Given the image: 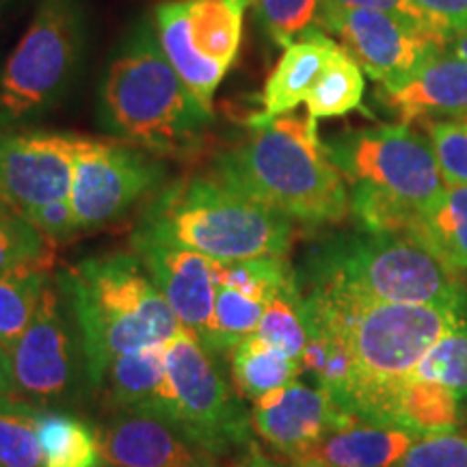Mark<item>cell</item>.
<instances>
[{
  "label": "cell",
  "instance_id": "cell-11",
  "mask_svg": "<svg viewBox=\"0 0 467 467\" xmlns=\"http://www.w3.org/2000/svg\"><path fill=\"white\" fill-rule=\"evenodd\" d=\"M317 26L334 33L355 63L381 83L399 89L429 58L451 50L457 35L435 25H418L381 11L320 7Z\"/></svg>",
  "mask_w": 467,
  "mask_h": 467
},
{
  "label": "cell",
  "instance_id": "cell-7",
  "mask_svg": "<svg viewBox=\"0 0 467 467\" xmlns=\"http://www.w3.org/2000/svg\"><path fill=\"white\" fill-rule=\"evenodd\" d=\"M85 44L83 0H39L0 69V130L31 124L61 104L78 76Z\"/></svg>",
  "mask_w": 467,
  "mask_h": 467
},
{
  "label": "cell",
  "instance_id": "cell-33",
  "mask_svg": "<svg viewBox=\"0 0 467 467\" xmlns=\"http://www.w3.org/2000/svg\"><path fill=\"white\" fill-rule=\"evenodd\" d=\"M446 184L467 186V113L424 124Z\"/></svg>",
  "mask_w": 467,
  "mask_h": 467
},
{
  "label": "cell",
  "instance_id": "cell-26",
  "mask_svg": "<svg viewBox=\"0 0 467 467\" xmlns=\"http://www.w3.org/2000/svg\"><path fill=\"white\" fill-rule=\"evenodd\" d=\"M364 91V69L337 44L323 76L306 98L307 117L318 121L327 119V117L347 115L361 107Z\"/></svg>",
  "mask_w": 467,
  "mask_h": 467
},
{
  "label": "cell",
  "instance_id": "cell-6",
  "mask_svg": "<svg viewBox=\"0 0 467 467\" xmlns=\"http://www.w3.org/2000/svg\"><path fill=\"white\" fill-rule=\"evenodd\" d=\"M312 288L402 306L467 307L463 273L433 243L407 234L331 238L312 260Z\"/></svg>",
  "mask_w": 467,
  "mask_h": 467
},
{
  "label": "cell",
  "instance_id": "cell-44",
  "mask_svg": "<svg viewBox=\"0 0 467 467\" xmlns=\"http://www.w3.org/2000/svg\"><path fill=\"white\" fill-rule=\"evenodd\" d=\"M104 467H109V465H104Z\"/></svg>",
  "mask_w": 467,
  "mask_h": 467
},
{
  "label": "cell",
  "instance_id": "cell-2",
  "mask_svg": "<svg viewBox=\"0 0 467 467\" xmlns=\"http://www.w3.org/2000/svg\"><path fill=\"white\" fill-rule=\"evenodd\" d=\"M214 115L161 48L154 16L141 17L110 57L98 96V124L117 141L159 156L200 150Z\"/></svg>",
  "mask_w": 467,
  "mask_h": 467
},
{
  "label": "cell",
  "instance_id": "cell-41",
  "mask_svg": "<svg viewBox=\"0 0 467 467\" xmlns=\"http://www.w3.org/2000/svg\"><path fill=\"white\" fill-rule=\"evenodd\" d=\"M9 5L11 0H0V31H3V22H5V16H7Z\"/></svg>",
  "mask_w": 467,
  "mask_h": 467
},
{
  "label": "cell",
  "instance_id": "cell-28",
  "mask_svg": "<svg viewBox=\"0 0 467 467\" xmlns=\"http://www.w3.org/2000/svg\"><path fill=\"white\" fill-rule=\"evenodd\" d=\"M424 225L426 236L443 258L467 273V186L448 184L424 210Z\"/></svg>",
  "mask_w": 467,
  "mask_h": 467
},
{
  "label": "cell",
  "instance_id": "cell-38",
  "mask_svg": "<svg viewBox=\"0 0 467 467\" xmlns=\"http://www.w3.org/2000/svg\"><path fill=\"white\" fill-rule=\"evenodd\" d=\"M232 467H301L299 463H284V461H277V459H271L268 454H265L260 451L258 446H249V451L244 457L238 461V463H234Z\"/></svg>",
  "mask_w": 467,
  "mask_h": 467
},
{
  "label": "cell",
  "instance_id": "cell-9",
  "mask_svg": "<svg viewBox=\"0 0 467 467\" xmlns=\"http://www.w3.org/2000/svg\"><path fill=\"white\" fill-rule=\"evenodd\" d=\"M165 394L156 418L171 422L213 454L247 443L251 418L230 392L203 344L184 329L165 344Z\"/></svg>",
  "mask_w": 467,
  "mask_h": 467
},
{
  "label": "cell",
  "instance_id": "cell-37",
  "mask_svg": "<svg viewBox=\"0 0 467 467\" xmlns=\"http://www.w3.org/2000/svg\"><path fill=\"white\" fill-rule=\"evenodd\" d=\"M426 16L452 33L467 31V0H413Z\"/></svg>",
  "mask_w": 467,
  "mask_h": 467
},
{
  "label": "cell",
  "instance_id": "cell-20",
  "mask_svg": "<svg viewBox=\"0 0 467 467\" xmlns=\"http://www.w3.org/2000/svg\"><path fill=\"white\" fill-rule=\"evenodd\" d=\"M336 46V39H331L320 26L307 28L299 39L285 46L262 89V110L251 117L249 126L268 124L275 117L292 113L299 104H306V98L323 76Z\"/></svg>",
  "mask_w": 467,
  "mask_h": 467
},
{
  "label": "cell",
  "instance_id": "cell-17",
  "mask_svg": "<svg viewBox=\"0 0 467 467\" xmlns=\"http://www.w3.org/2000/svg\"><path fill=\"white\" fill-rule=\"evenodd\" d=\"M98 433L109 467H217V454L148 413L124 411Z\"/></svg>",
  "mask_w": 467,
  "mask_h": 467
},
{
  "label": "cell",
  "instance_id": "cell-25",
  "mask_svg": "<svg viewBox=\"0 0 467 467\" xmlns=\"http://www.w3.org/2000/svg\"><path fill=\"white\" fill-rule=\"evenodd\" d=\"M50 285V262H33L0 273V344L11 353Z\"/></svg>",
  "mask_w": 467,
  "mask_h": 467
},
{
  "label": "cell",
  "instance_id": "cell-32",
  "mask_svg": "<svg viewBox=\"0 0 467 467\" xmlns=\"http://www.w3.org/2000/svg\"><path fill=\"white\" fill-rule=\"evenodd\" d=\"M262 33L273 44L285 46L317 26L320 0H251Z\"/></svg>",
  "mask_w": 467,
  "mask_h": 467
},
{
  "label": "cell",
  "instance_id": "cell-3",
  "mask_svg": "<svg viewBox=\"0 0 467 467\" xmlns=\"http://www.w3.org/2000/svg\"><path fill=\"white\" fill-rule=\"evenodd\" d=\"M217 178L262 206L307 225L337 223L350 213V192L334 165L318 121L285 113L217 159Z\"/></svg>",
  "mask_w": 467,
  "mask_h": 467
},
{
  "label": "cell",
  "instance_id": "cell-23",
  "mask_svg": "<svg viewBox=\"0 0 467 467\" xmlns=\"http://www.w3.org/2000/svg\"><path fill=\"white\" fill-rule=\"evenodd\" d=\"M44 467H104L100 433L66 411L37 413Z\"/></svg>",
  "mask_w": 467,
  "mask_h": 467
},
{
  "label": "cell",
  "instance_id": "cell-14",
  "mask_svg": "<svg viewBox=\"0 0 467 467\" xmlns=\"http://www.w3.org/2000/svg\"><path fill=\"white\" fill-rule=\"evenodd\" d=\"M214 282V307L210 334L203 342L208 353L232 350L258 329L268 301L290 282L285 260H210Z\"/></svg>",
  "mask_w": 467,
  "mask_h": 467
},
{
  "label": "cell",
  "instance_id": "cell-35",
  "mask_svg": "<svg viewBox=\"0 0 467 467\" xmlns=\"http://www.w3.org/2000/svg\"><path fill=\"white\" fill-rule=\"evenodd\" d=\"M320 7H347V9H368L381 11V14L402 17V20L418 22V25H437L433 17H429L413 0H320ZM446 28V26H441ZM448 31V28H446ZM452 33V31H451ZM457 35V33H454Z\"/></svg>",
  "mask_w": 467,
  "mask_h": 467
},
{
  "label": "cell",
  "instance_id": "cell-40",
  "mask_svg": "<svg viewBox=\"0 0 467 467\" xmlns=\"http://www.w3.org/2000/svg\"><path fill=\"white\" fill-rule=\"evenodd\" d=\"M451 50L454 52V55L461 57V58H465V61H467V31L457 35V39H454V42H452Z\"/></svg>",
  "mask_w": 467,
  "mask_h": 467
},
{
  "label": "cell",
  "instance_id": "cell-1",
  "mask_svg": "<svg viewBox=\"0 0 467 467\" xmlns=\"http://www.w3.org/2000/svg\"><path fill=\"white\" fill-rule=\"evenodd\" d=\"M307 327L327 331L348 358L336 405L361 422L394 426L402 385L426 353L463 323L467 307L368 301L329 288L303 295Z\"/></svg>",
  "mask_w": 467,
  "mask_h": 467
},
{
  "label": "cell",
  "instance_id": "cell-29",
  "mask_svg": "<svg viewBox=\"0 0 467 467\" xmlns=\"http://www.w3.org/2000/svg\"><path fill=\"white\" fill-rule=\"evenodd\" d=\"M262 340L271 344L296 359L301 364V355L307 347V323L306 309H303V295L296 285V277H292L282 290L268 301L262 314L258 329H255Z\"/></svg>",
  "mask_w": 467,
  "mask_h": 467
},
{
  "label": "cell",
  "instance_id": "cell-12",
  "mask_svg": "<svg viewBox=\"0 0 467 467\" xmlns=\"http://www.w3.org/2000/svg\"><path fill=\"white\" fill-rule=\"evenodd\" d=\"M165 165L141 148L121 141H76L69 206L76 234L119 221L165 180Z\"/></svg>",
  "mask_w": 467,
  "mask_h": 467
},
{
  "label": "cell",
  "instance_id": "cell-10",
  "mask_svg": "<svg viewBox=\"0 0 467 467\" xmlns=\"http://www.w3.org/2000/svg\"><path fill=\"white\" fill-rule=\"evenodd\" d=\"M249 5L251 0H169L154 11L162 52L208 109L241 50Z\"/></svg>",
  "mask_w": 467,
  "mask_h": 467
},
{
  "label": "cell",
  "instance_id": "cell-34",
  "mask_svg": "<svg viewBox=\"0 0 467 467\" xmlns=\"http://www.w3.org/2000/svg\"><path fill=\"white\" fill-rule=\"evenodd\" d=\"M399 467H467V433L452 429L422 435Z\"/></svg>",
  "mask_w": 467,
  "mask_h": 467
},
{
  "label": "cell",
  "instance_id": "cell-13",
  "mask_svg": "<svg viewBox=\"0 0 467 467\" xmlns=\"http://www.w3.org/2000/svg\"><path fill=\"white\" fill-rule=\"evenodd\" d=\"M78 137L25 128L0 130V197L25 217L69 200Z\"/></svg>",
  "mask_w": 467,
  "mask_h": 467
},
{
  "label": "cell",
  "instance_id": "cell-27",
  "mask_svg": "<svg viewBox=\"0 0 467 467\" xmlns=\"http://www.w3.org/2000/svg\"><path fill=\"white\" fill-rule=\"evenodd\" d=\"M409 379L431 385L463 405L467 400V317L424 355Z\"/></svg>",
  "mask_w": 467,
  "mask_h": 467
},
{
  "label": "cell",
  "instance_id": "cell-5",
  "mask_svg": "<svg viewBox=\"0 0 467 467\" xmlns=\"http://www.w3.org/2000/svg\"><path fill=\"white\" fill-rule=\"evenodd\" d=\"M134 236L180 244L214 262L285 260L292 219L219 178H192L167 186L145 210Z\"/></svg>",
  "mask_w": 467,
  "mask_h": 467
},
{
  "label": "cell",
  "instance_id": "cell-21",
  "mask_svg": "<svg viewBox=\"0 0 467 467\" xmlns=\"http://www.w3.org/2000/svg\"><path fill=\"white\" fill-rule=\"evenodd\" d=\"M420 437L399 426L350 420L331 429L295 463L301 467H399Z\"/></svg>",
  "mask_w": 467,
  "mask_h": 467
},
{
  "label": "cell",
  "instance_id": "cell-4",
  "mask_svg": "<svg viewBox=\"0 0 467 467\" xmlns=\"http://www.w3.org/2000/svg\"><path fill=\"white\" fill-rule=\"evenodd\" d=\"M61 288L83 337L93 385H102L110 361L119 355L165 344L184 331L137 254L78 262L61 275Z\"/></svg>",
  "mask_w": 467,
  "mask_h": 467
},
{
  "label": "cell",
  "instance_id": "cell-19",
  "mask_svg": "<svg viewBox=\"0 0 467 467\" xmlns=\"http://www.w3.org/2000/svg\"><path fill=\"white\" fill-rule=\"evenodd\" d=\"M383 100L400 124H429L467 113V61L452 50L424 63L399 89L383 91Z\"/></svg>",
  "mask_w": 467,
  "mask_h": 467
},
{
  "label": "cell",
  "instance_id": "cell-43",
  "mask_svg": "<svg viewBox=\"0 0 467 467\" xmlns=\"http://www.w3.org/2000/svg\"><path fill=\"white\" fill-rule=\"evenodd\" d=\"M0 467H5V465H3V463H0Z\"/></svg>",
  "mask_w": 467,
  "mask_h": 467
},
{
  "label": "cell",
  "instance_id": "cell-31",
  "mask_svg": "<svg viewBox=\"0 0 467 467\" xmlns=\"http://www.w3.org/2000/svg\"><path fill=\"white\" fill-rule=\"evenodd\" d=\"M50 260V238H46L20 210L0 208V273Z\"/></svg>",
  "mask_w": 467,
  "mask_h": 467
},
{
  "label": "cell",
  "instance_id": "cell-15",
  "mask_svg": "<svg viewBox=\"0 0 467 467\" xmlns=\"http://www.w3.org/2000/svg\"><path fill=\"white\" fill-rule=\"evenodd\" d=\"M358 420L344 413L318 385L292 381L254 400L251 424L266 443L296 461L336 426Z\"/></svg>",
  "mask_w": 467,
  "mask_h": 467
},
{
  "label": "cell",
  "instance_id": "cell-24",
  "mask_svg": "<svg viewBox=\"0 0 467 467\" xmlns=\"http://www.w3.org/2000/svg\"><path fill=\"white\" fill-rule=\"evenodd\" d=\"M232 375L238 392L244 399L258 400L296 381L301 364L282 350L271 347L258 334L247 336L230 350Z\"/></svg>",
  "mask_w": 467,
  "mask_h": 467
},
{
  "label": "cell",
  "instance_id": "cell-18",
  "mask_svg": "<svg viewBox=\"0 0 467 467\" xmlns=\"http://www.w3.org/2000/svg\"><path fill=\"white\" fill-rule=\"evenodd\" d=\"M9 358L14 392L52 400L67 389L72 381V350L52 285L46 288L31 325L16 342Z\"/></svg>",
  "mask_w": 467,
  "mask_h": 467
},
{
  "label": "cell",
  "instance_id": "cell-8",
  "mask_svg": "<svg viewBox=\"0 0 467 467\" xmlns=\"http://www.w3.org/2000/svg\"><path fill=\"white\" fill-rule=\"evenodd\" d=\"M348 192L424 213L446 189L435 148L411 126H372L327 141Z\"/></svg>",
  "mask_w": 467,
  "mask_h": 467
},
{
  "label": "cell",
  "instance_id": "cell-16",
  "mask_svg": "<svg viewBox=\"0 0 467 467\" xmlns=\"http://www.w3.org/2000/svg\"><path fill=\"white\" fill-rule=\"evenodd\" d=\"M132 249L148 268L151 282L165 296L175 318L202 344L213 325L214 282L210 260L197 251L180 244L134 236Z\"/></svg>",
  "mask_w": 467,
  "mask_h": 467
},
{
  "label": "cell",
  "instance_id": "cell-36",
  "mask_svg": "<svg viewBox=\"0 0 467 467\" xmlns=\"http://www.w3.org/2000/svg\"><path fill=\"white\" fill-rule=\"evenodd\" d=\"M26 219L31 221L46 238H50V241H63V238H69L76 234L69 200L48 203V206L35 210V213L28 214Z\"/></svg>",
  "mask_w": 467,
  "mask_h": 467
},
{
  "label": "cell",
  "instance_id": "cell-39",
  "mask_svg": "<svg viewBox=\"0 0 467 467\" xmlns=\"http://www.w3.org/2000/svg\"><path fill=\"white\" fill-rule=\"evenodd\" d=\"M14 392V377H11V358L0 344V396H9Z\"/></svg>",
  "mask_w": 467,
  "mask_h": 467
},
{
  "label": "cell",
  "instance_id": "cell-22",
  "mask_svg": "<svg viewBox=\"0 0 467 467\" xmlns=\"http://www.w3.org/2000/svg\"><path fill=\"white\" fill-rule=\"evenodd\" d=\"M165 344L139 348L110 361L102 383H107L109 399L115 407L159 416L167 379Z\"/></svg>",
  "mask_w": 467,
  "mask_h": 467
},
{
  "label": "cell",
  "instance_id": "cell-30",
  "mask_svg": "<svg viewBox=\"0 0 467 467\" xmlns=\"http://www.w3.org/2000/svg\"><path fill=\"white\" fill-rule=\"evenodd\" d=\"M37 413L39 407L0 396V463L5 467H44Z\"/></svg>",
  "mask_w": 467,
  "mask_h": 467
},
{
  "label": "cell",
  "instance_id": "cell-42",
  "mask_svg": "<svg viewBox=\"0 0 467 467\" xmlns=\"http://www.w3.org/2000/svg\"><path fill=\"white\" fill-rule=\"evenodd\" d=\"M7 206H9V203H7V202H5V200H3V197H0V208H7Z\"/></svg>",
  "mask_w": 467,
  "mask_h": 467
}]
</instances>
